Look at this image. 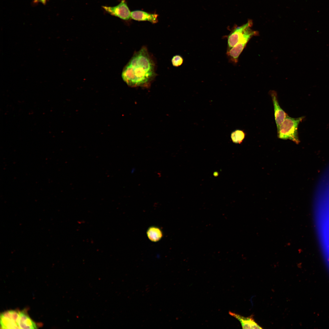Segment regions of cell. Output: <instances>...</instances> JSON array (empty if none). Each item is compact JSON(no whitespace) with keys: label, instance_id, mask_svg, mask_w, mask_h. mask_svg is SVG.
<instances>
[{"label":"cell","instance_id":"obj_13","mask_svg":"<svg viewBox=\"0 0 329 329\" xmlns=\"http://www.w3.org/2000/svg\"><path fill=\"white\" fill-rule=\"evenodd\" d=\"M183 59L180 55H176L174 56L172 59V62L173 65L175 67L180 66L183 63Z\"/></svg>","mask_w":329,"mask_h":329},{"label":"cell","instance_id":"obj_1","mask_svg":"<svg viewBox=\"0 0 329 329\" xmlns=\"http://www.w3.org/2000/svg\"><path fill=\"white\" fill-rule=\"evenodd\" d=\"M156 76L154 62L145 46L133 54L122 73L123 80L131 87H148Z\"/></svg>","mask_w":329,"mask_h":329},{"label":"cell","instance_id":"obj_4","mask_svg":"<svg viewBox=\"0 0 329 329\" xmlns=\"http://www.w3.org/2000/svg\"><path fill=\"white\" fill-rule=\"evenodd\" d=\"M102 8L110 15L124 20H129L131 12L125 0H122L118 5L113 6H102Z\"/></svg>","mask_w":329,"mask_h":329},{"label":"cell","instance_id":"obj_8","mask_svg":"<svg viewBox=\"0 0 329 329\" xmlns=\"http://www.w3.org/2000/svg\"><path fill=\"white\" fill-rule=\"evenodd\" d=\"M229 314L240 321L243 329L262 328L256 322L253 317L251 316L248 317H245L230 312H229Z\"/></svg>","mask_w":329,"mask_h":329},{"label":"cell","instance_id":"obj_10","mask_svg":"<svg viewBox=\"0 0 329 329\" xmlns=\"http://www.w3.org/2000/svg\"><path fill=\"white\" fill-rule=\"evenodd\" d=\"M20 329H36L37 326L34 322L24 312H20L17 320Z\"/></svg>","mask_w":329,"mask_h":329},{"label":"cell","instance_id":"obj_9","mask_svg":"<svg viewBox=\"0 0 329 329\" xmlns=\"http://www.w3.org/2000/svg\"><path fill=\"white\" fill-rule=\"evenodd\" d=\"M158 15L150 14L140 10L133 11L131 12V17L133 19L138 21H148L153 23L158 21Z\"/></svg>","mask_w":329,"mask_h":329},{"label":"cell","instance_id":"obj_5","mask_svg":"<svg viewBox=\"0 0 329 329\" xmlns=\"http://www.w3.org/2000/svg\"><path fill=\"white\" fill-rule=\"evenodd\" d=\"M19 312L10 310L2 313L0 316V324L2 328H19L17 324Z\"/></svg>","mask_w":329,"mask_h":329},{"label":"cell","instance_id":"obj_7","mask_svg":"<svg viewBox=\"0 0 329 329\" xmlns=\"http://www.w3.org/2000/svg\"><path fill=\"white\" fill-rule=\"evenodd\" d=\"M274 105V115L277 130L288 114L281 108L279 104L277 93L274 90L269 92Z\"/></svg>","mask_w":329,"mask_h":329},{"label":"cell","instance_id":"obj_12","mask_svg":"<svg viewBox=\"0 0 329 329\" xmlns=\"http://www.w3.org/2000/svg\"><path fill=\"white\" fill-rule=\"evenodd\" d=\"M246 134L243 130L237 129L232 133L231 137L233 143L240 144L242 142Z\"/></svg>","mask_w":329,"mask_h":329},{"label":"cell","instance_id":"obj_3","mask_svg":"<svg viewBox=\"0 0 329 329\" xmlns=\"http://www.w3.org/2000/svg\"><path fill=\"white\" fill-rule=\"evenodd\" d=\"M251 27H248L245 30L238 43L229 51L227 54L232 62L236 63L238 58L250 39L257 34V32L252 30Z\"/></svg>","mask_w":329,"mask_h":329},{"label":"cell","instance_id":"obj_11","mask_svg":"<svg viewBox=\"0 0 329 329\" xmlns=\"http://www.w3.org/2000/svg\"><path fill=\"white\" fill-rule=\"evenodd\" d=\"M147 235L149 239L154 242H158L163 236L161 230L158 227L155 226L149 228L147 231Z\"/></svg>","mask_w":329,"mask_h":329},{"label":"cell","instance_id":"obj_2","mask_svg":"<svg viewBox=\"0 0 329 329\" xmlns=\"http://www.w3.org/2000/svg\"><path fill=\"white\" fill-rule=\"evenodd\" d=\"M304 117L292 118L287 115L277 130L278 138L283 140H290L296 144L300 141L299 139L298 128L300 122Z\"/></svg>","mask_w":329,"mask_h":329},{"label":"cell","instance_id":"obj_6","mask_svg":"<svg viewBox=\"0 0 329 329\" xmlns=\"http://www.w3.org/2000/svg\"><path fill=\"white\" fill-rule=\"evenodd\" d=\"M252 24V21L249 20L246 24L237 27L232 30L228 37L227 51L230 50L238 43L246 29L248 27H251Z\"/></svg>","mask_w":329,"mask_h":329},{"label":"cell","instance_id":"obj_14","mask_svg":"<svg viewBox=\"0 0 329 329\" xmlns=\"http://www.w3.org/2000/svg\"><path fill=\"white\" fill-rule=\"evenodd\" d=\"M48 0H34L33 2L34 4L41 3L44 5H45Z\"/></svg>","mask_w":329,"mask_h":329}]
</instances>
